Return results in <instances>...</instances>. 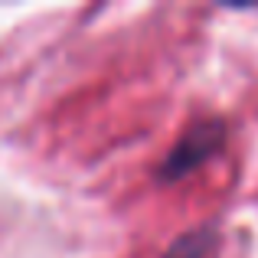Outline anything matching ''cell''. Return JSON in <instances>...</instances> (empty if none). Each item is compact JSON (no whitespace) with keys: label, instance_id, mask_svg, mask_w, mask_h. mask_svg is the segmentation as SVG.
Masks as SVG:
<instances>
[{"label":"cell","instance_id":"obj_1","mask_svg":"<svg viewBox=\"0 0 258 258\" xmlns=\"http://www.w3.org/2000/svg\"><path fill=\"white\" fill-rule=\"evenodd\" d=\"M229 127L222 118H200L176 138V144L167 151V157L160 160V167L154 170L160 183H176L183 176L196 173L203 164H209L213 157H219L226 147Z\"/></svg>","mask_w":258,"mask_h":258},{"label":"cell","instance_id":"obj_2","mask_svg":"<svg viewBox=\"0 0 258 258\" xmlns=\"http://www.w3.org/2000/svg\"><path fill=\"white\" fill-rule=\"evenodd\" d=\"M216 242H219L216 226H196V229H186V232L176 235L160 258H206L216 248Z\"/></svg>","mask_w":258,"mask_h":258}]
</instances>
